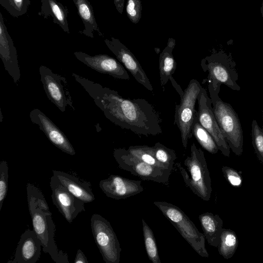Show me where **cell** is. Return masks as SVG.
<instances>
[{
	"instance_id": "30",
	"label": "cell",
	"mask_w": 263,
	"mask_h": 263,
	"mask_svg": "<svg viewBox=\"0 0 263 263\" xmlns=\"http://www.w3.org/2000/svg\"><path fill=\"white\" fill-rule=\"evenodd\" d=\"M251 138L255 153L263 165V128L259 126L255 120L252 122Z\"/></svg>"
},
{
	"instance_id": "10",
	"label": "cell",
	"mask_w": 263,
	"mask_h": 263,
	"mask_svg": "<svg viewBox=\"0 0 263 263\" xmlns=\"http://www.w3.org/2000/svg\"><path fill=\"white\" fill-rule=\"evenodd\" d=\"M39 72L48 99L62 112H65L68 107L75 110L66 78L44 65L40 66Z\"/></svg>"
},
{
	"instance_id": "34",
	"label": "cell",
	"mask_w": 263,
	"mask_h": 263,
	"mask_svg": "<svg viewBox=\"0 0 263 263\" xmlns=\"http://www.w3.org/2000/svg\"><path fill=\"white\" fill-rule=\"evenodd\" d=\"M74 263H88V261L84 253L80 249H78L74 260Z\"/></svg>"
},
{
	"instance_id": "25",
	"label": "cell",
	"mask_w": 263,
	"mask_h": 263,
	"mask_svg": "<svg viewBox=\"0 0 263 263\" xmlns=\"http://www.w3.org/2000/svg\"><path fill=\"white\" fill-rule=\"evenodd\" d=\"M192 133L204 149L212 154L217 153L219 149L215 141L209 133L200 124L196 116L192 125Z\"/></svg>"
},
{
	"instance_id": "29",
	"label": "cell",
	"mask_w": 263,
	"mask_h": 263,
	"mask_svg": "<svg viewBox=\"0 0 263 263\" xmlns=\"http://www.w3.org/2000/svg\"><path fill=\"white\" fill-rule=\"evenodd\" d=\"M0 4L11 16L19 17L27 13L30 0H0Z\"/></svg>"
},
{
	"instance_id": "6",
	"label": "cell",
	"mask_w": 263,
	"mask_h": 263,
	"mask_svg": "<svg viewBox=\"0 0 263 263\" xmlns=\"http://www.w3.org/2000/svg\"><path fill=\"white\" fill-rule=\"evenodd\" d=\"M200 65L203 71L208 72L206 81L214 88L224 84L233 90H240L236 64L230 57L222 53L213 54L203 59Z\"/></svg>"
},
{
	"instance_id": "11",
	"label": "cell",
	"mask_w": 263,
	"mask_h": 263,
	"mask_svg": "<svg viewBox=\"0 0 263 263\" xmlns=\"http://www.w3.org/2000/svg\"><path fill=\"white\" fill-rule=\"evenodd\" d=\"M198 108L196 116L200 124L209 133L219 150L226 157H230V148L226 142L214 114L212 101L205 88L202 87L197 98Z\"/></svg>"
},
{
	"instance_id": "24",
	"label": "cell",
	"mask_w": 263,
	"mask_h": 263,
	"mask_svg": "<svg viewBox=\"0 0 263 263\" xmlns=\"http://www.w3.org/2000/svg\"><path fill=\"white\" fill-rule=\"evenodd\" d=\"M238 239L235 232L229 229L222 228L218 246V252L224 259L231 258L236 252Z\"/></svg>"
},
{
	"instance_id": "33",
	"label": "cell",
	"mask_w": 263,
	"mask_h": 263,
	"mask_svg": "<svg viewBox=\"0 0 263 263\" xmlns=\"http://www.w3.org/2000/svg\"><path fill=\"white\" fill-rule=\"evenodd\" d=\"M222 174L227 181L232 186L240 187L242 183V178L240 173L235 169L226 166L221 168Z\"/></svg>"
},
{
	"instance_id": "19",
	"label": "cell",
	"mask_w": 263,
	"mask_h": 263,
	"mask_svg": "<svg viewBox=\"0 0 263 263\" xmlns=\"http://www.w3.org/2000/svg\"><path fill=\"white\" fill-rule=\"evenodd\" d=\"M53 175L72 195L85 203H89L95 199L91 184L82 181L76 176L67 173L53 170Z\"/></svg>"
},
{
	"instance_id": "12",
	"label": "cell",
	"mask_w": 263,
	"mask_h": 263,
	"mask_svg": "<svg viewBox=\"0 0 263 263\" xmlns=\"http://www.w3.org/2000/svg\"><path fill=\"white\" fill-rule=\"evenodd\" d=\"M49 183L53 203L69 223H71L80 213L85 211V203L70 193L53 175Z\"/></svg>"
},
{
	"instance_id": "13",
	"label": "cell",
	"mask_w": 263,
	"mask_h": 263,
	"mask_svg": "<svg viewBox=\"0 0 263 263\" xmlns=\"http://www.w3.org/2000/svg\"><path fill=\"white\" fill-rule=\"evenodd\" d=\"M104 42L108 49L115 55L117 60L124 65L135 80L149 91H153L150 80L131 51L118 39L111 37L106 39Z\"/></svg>"
},
{
	"instance_id": "35",
	"label": "cell",
	"mask_w": 263,
	"mask_h": 263,
	"mask_svg": "<svg viewBox=\"0 0 263 263\" xmlns=\"http://www.w3.org/2000/svg\"><path fill=\"white\" fill-rule=\"evenodd\" d=\"M114 3L118 12L122 14L123 11L125 0H114Z\"/></svg>"
},
{
	"instance_id": "18",
	"label": "cell",
	"mask_w": 263,
	"mask_h": 263,
	"mask_svg": "<svg viewBox=\"0 0 263 263\" xmlns=\"http://www.w3.org/2000/svg\"><path fill=\"white\" fill-rule=\"evenodd\" d=\"M42 243L34 230H26L21 236L13 263H35L41 255Z\"/></svg>"
},
{
	"instance_id": "14",
	"label": "cell",
	"mask_w": 263,
	"mask_h": 263,
	"mask_svg": "<svg viewBox=\"0 0 263 263\" xmlns=\"http://www.w3.org/2000/svg\"><path fill=\"white\" fill-rule=\"evenodd\" d=\"M74 55L79 61L99 72L107 74L119 79L128 80L130 78L123 65L118 60L108 55H91L81 51H76Z\"/></svg>"
},
{
	"instance_id": "1",
	"label": "cell",
	"mask_w": 263,
	"mask_h": 263,
	"mask_svg": "<svg viewBox=\"0 0 263 263\" xmlns=\"http://www.w3.org/2000/svg\"><path fill=\"white\" fill-rule=\"evenodd\" d=\"M72 76L111 122L139 136L162 134L159 114L145 99L124 98L116 90L75 73Z\"/></svg>"
},
{
	"instance_id": "3",
	"label": "cell",
	"mask_w": 263,
	"mask_h": 263,
	"mask_svg": "<svg viewBox=\"0 0 263 263\" xmlns=\"http://www.w3.org/2000/svg\"><path fill=\"white\" fill-rule=\"evenodd\" d=\"M184 165L190 176L180 163H177L175 166L179 170L186 185L198 197L205 201H209L212 191L210 173L203 152L198 148L194 143L191 146V155L187 156Z\"/></svg>"
},
{
	"instance_id": "27",
	"label": "cell",
	"mask_w": 263,
	"mask_h": 263,
	"mask_svg": "<svg viewBox=\"0 0 263 263\" xmlns=\"http://www.w3.org/2000/svg\"><path fill=\"white\" fill-rule=\"evenodd\" d=\"M153 156L167 168L173 170L175 161L177 158L174 150L169 148L160 142H157L151 146Z\"/></svg>"
},
{
	"instance_id": "5",
	"label": "cell",
	"mask_w": 263,
	"mask_h": 263,
	"mask_svg": "<svg viewBox=\"0 0 263 263\" xmlns=\"http://www.w3.org/2000/svg\"><path fill=\"white\" fill-rule=\"evenodd\" d=\"M154 204L200 256L209 257L204 234L198 230L182 210L176 205L165 201H156L154 202Z\"/></svg>"
},
{
	"instance_id": "31",
	"label": "cell",
	"mask_w": 263,
	"mask_h": 263,
	"mask_svg": "<svg viewBox=\"0 0 263 263\" xmlns=\"http://www.w3.org/2000/svg\"><path fill=\"white\" fill-rule=\"evenodd\" d=\"M8 166L6 161L0 162V211L8 191Z\"/></svg>"
},
{
	"instance_id": "21",
	"label": "cell",
	"mask_w": 263,
	"mask_h": 263,
	"mask_svg": "<svg viewBox=\"0 0 263 263\" xmlns=\"http://www.w3.org/2000/svg\"><path fill=\"white\" fill-rule=\"evenodd\" d=\"M77 9L78 13L84 26L83 30L79 33L90 37H94L96 32L99 35L103 37L100 31L95 18L92 6L89 0H72Z\"/></svg>"
},
{
	"instance_id": "23",
	"label": "cell",
	"mask_w": 263,
	"mask_h": 263,
	"mask_svg": "<svg viewBox=\"0 0 263 263\" xmlns=\"http://www.w3.org/2000/svg\"><path fill=\"white\" fill-rule=\"evenodd\" d=\"M175 41L170 39L167 46L160 53L159 60V70L161 86L164 91L165 86L175 73L177 64L173 55Z\"/></svg>"
},
{
	"instance_id": "36",
	"label": "cell",
	"mask_w": 263,
	"mask_h": 263,
	"mask_svg": "<svg viewBox=\"0 0 263 263\" xmlns=\"http://www.w3.org/2000/svg\"><path fill=\"white\" fill-rule=\"evenodd\" d=\"M170 80L171 81L172 85L174 86V87L175 88L176 91L179 93L180 97H181L184 91L182 90L180 85L178 84V83L176 82V81L174 80L173 77H172L170 78Z\"/></svg>"
},
{
	"instance_id": "22",
	"label": "cell",
	"mask_w": 263,
	"mask_h": 263,
	"mask_svg": "<svg viewBox=\"0 0 263 263\" xmlns=\"http://www.w3.org/2000/svg\"><path fill=\"white\" fill-rule=\"evenodd\" d=\"M203 234L208 243L218 247L222 230L223 221L217 214L206 212L199 216Z\"/></svg>"
},
{
	"instance_id": "8",
	"label": "cell",
	"mask_w": 263,
	"mask_h": 263,
	"mask_svg": "<svg viewBox=\"0 0 263 263\" xmlns=\"http://www.w3.org/2000/svg\"><path fill=\"white\" fill-rule=\"evenodd\" d=\"M90 226L96 243L106 263H119L121 248L110 222L101 215L93 214Z\"/></svg>"
},
{
	"instance_id": "28",
	"label": "cell",
	"mask_w": 263,
	"mask_h": 263,
	"mask_svg": "<svg viewBox=\"0 0 263 263\" xmlns=\"http://www.w3.org/2000/svg\"><path fill=\"white\" fill-rule=\"evenodd\" d=\"M127 149L132 155L148 164L163 169L170 170L165 167L155 158L152 153L151 146L147 145L130 146Z\"/></svg>"
},
{
	"instance_id": "15",
	"label": "cell",
	"mask_w": 263,
	"mask_h": 263,
	"mask_svg": "<svg viewBox=\"0 0 263 263\" xmlns=\"http://www.w3.org/2000/svg\"><path fill=\"white\" fill-rule=\"evenodd\" d=\"M31 122L39 126L49 141L62 152L76 154L75 150L64 133L39 109L34 108L29 114Z\"/></svg>"
},
{
	"instance_id": "2",
	"label": "cell",
	"mask_w": 263,
	"mask_h": 263,
	"mask_svg": "<svg viewBox=\"0 0 263 263\" xmlns=\"http://www.w3.org/2000/svg\"><path fill=\"white\" fill-rule=\"evenodd\" d=\"M213 112L224 138L230 149L237 156L243 152V131L239 117L231 105L219 97L220 87L214 88L208 83Z\"/></svg>"
},
{
	"instance_id": "7",
	"label": "cell",
	"mask_w": 263,
	"mask_h": 263,
	"mask_svg": "<svg viewBox=\"0 0 263 263\" xmlns=\"http://www.w3.org/2000/svg\"><path fill=\"white\" fill-rule=\"evenodd\" d=\"M201 85L196 79L190 80L180 97L179 104L175 106L174 124L179 128L182 145L187 147L189 140L192 137V125L196 116L195 104Z\"/></svg>"
},
{
	"instance_id": "9",
	"label": "cell",
	"mask_w": 263,
	"mask_h": 263,
	"mask_svg": "<svg viewBox=\"0 0 263 263\" xmlns=\"http://www.w3.org/2000/svg\"><path fill=\"white\" fill-rule=\"evenodd\" d=\"M113 155L121 169L144 180L168 185L172 170L148 164L132 155L124 148L114 149Z\"/></svg>"
},
{
	"instance_id": "37",
	"label": "cell",
	"mask_w": 263,
	"mask_h": 263,
	"mask_svg": "<svg viewBox=\"0 0 263 263\" xmlns=\"http://www.w3.org/2000/svg\"><path fill=\"white\" fill-rule=\"evenodd\" d=\"M262 122H263V110H262ZM262 128H263V125H262Z\"/></svg>"
},
{
	"instance_id": "26",
	"label": "cell",
	"mask_w": 263,
	"mask_h": 263,
	"mask_svg": "<svg viewBox=\"0 0 263 263\" xmlns=\"http://www.w3.org/2000/svg\"><path fill=\"white\" fill-rule=\"evenodd\" d=\"M142 225L145 248L148 257L153 263H161L154 233L144 219H142Z\"/></svg>"
},
{
	"instance_id": "20",
	"label": "cell",
	"mask_w": 263,
	"mask_h": 263,
	"mask_svg": "<svg viewBox=\"0 0 263 263\" xmlns=\"http://www.w3.org/2000/svg\"><path fill=\"white\" fill-rule=\"evenodd\" d=\"M41 9L38 15L44 18L51 17L54 23L67 33H70L67 16V7L57 0H41Z\"/></svg>"
},
{
	"instance_id": "16",
	"label": "cell",
	"mask_w": 263,
	"mask_h": 263,
	"mask_svg": "<svg viewBox=\"0 0 263 263\" xmlns=\"http://www.w3.org/2000/svg\"><path fill=\"white\" fill-rule=\"evenodd\" d=\"M99 187L108 197L117 200L127 198L143 191L141 181L115 175L101 180Z\"/></svg>"
},
{
	"instance_id": "4",
	"label": "cell",
	"mask_w": 263,
	"mask_h": 263,
	"mask_svg": "<svg viewBox=\"0 0 263 263\" xmlns=\"http://www.w3.org/2000/svg\"><path fill=\"white\" fill-rule=\"evenodd\" d=\"M33 230L42 243V250L56 263H69L67 254L59 249L54 240L55 226L50 211L41 209L32 199L27 198Z\"/></svg>"
},
{
	"instance_id": "32",
	"label": "cell",
	"mask_w": 263,
	"mask_h": 263,
	"mask_svg": "<svg viewBox=\"0 0 263 263\" xmlns=\"http://www.w3.org/2000/svg\"><path fill=\"white\" fill-rule=\"evenodd\" d=\"M126 14L130 21L137 24L140 21L142 14V5L140 0H127Z\"/></svg>"
},
{
	"instance_id": "17",
	"label": "cell",
	"mask_w": 263,
	"mask_h": 263,
	"mask_svg": "<svg viewBox=\"0 0 263 263\" xmlns=\"http://www.w3.org/2000/svg\"><path fill=\"white\" fill-rule=\"evenodd\" d=\"M4 18L0 13V57L5 69L17 84L21 78L16 49L5 25Z\"/></svg>"
}]
</instances>
